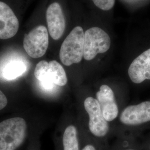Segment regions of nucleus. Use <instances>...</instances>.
I'll return each mask as SVG.
<instances>
[{
    "label": "nucleus",
    "instance_id": "nucleus-3",
    "mask_svg": "<svg viewBox=\"0 0 150 150\" xmlns=\"http://www.w3.org/2000/svg\"><path fill=\"white\" fill-rule=\"evenodd\" d=\"M111 46V39L101 28L93 27L87 30L84 34L83 58L90 61L97 54L107 52Z\"/></svg>",
    "mask_w": 150,
    "mask_h": 150
},
{
    "label": "nucleus",
    "instance_id": "nucleus-11",
    "mask_svg": "<svg viewBox=\"0 0 150 150\" xmlns=\"http://www.w3.org/2000/svg\"><path fill=\"white\" fill-rule=\"evenodd\" d=\"M27 65L20 59H11L6 64L2 71L4 77L8 80H15L27 70Z\"/></svg>",
    "mask_w": 150,
    "mask_h": 150
},
{
    "label": "nucleus",
    "instance_id": "nucleus-8",
    "mask_svg": "<svg viewBox=\"0 0 150 150\" xmlns=\"http://www.w3.org/2000/svg\"><path fill=\"white\" fill-rule=\"evenodd\" d=\"M96 97L102 115L107 122L116 118L118 113V107L112 89L107 85H103L97 92Z\"/></svg>",
    "mask_w": 150,
    "mask_h": 150
},
{
    "label": "nucleus",
    "instance_id": "nucleus-18",
    "mask_svg": "<svg viewBox=\"0 0 150 150\" xmlns=\"http://www.w3.org/2000/svg\"></svg>",
    "mask_w": 150,
    "mask_h": 150
},
{
    "label": "nucleus",
    "instance_id": "nucleus-9",
    "mask_svg": "<svg viewBox=\"0 0 150 150\" xmlns=\"http://www.w3.org/2000/svg\"><path fill=\"white\" fill-rule=\"evenodd\" d=\"M120 121L129 125H136L150 121V101L126 107L121 113Z\"/></svg>",
    "mask_w": 150,
    "mask_h": 150
},
{
    "label": "nucleus",
    "instance_id": "nucleus-17",
    "mask_svg": "<svg viewBox=\"0 0 150 150\" xmlns=\"http://www.w3.org/2000/svg\"><path fill=\"white\" fill-rule=\"evenodd\" d=\"M82 150H96L94 146L92 145H86V146Z\"/></svg>",
    "mask_w": 150,
    "mask_h": 150
},
{
    "label": "nucleus",
    "instance_id": "nucleus-1",
    "mask_svg": "<svg viewBox=\"0 0 150 150\" xmlns=\"http://www.w3.org/2000/svg\"><path fill=\"white\" fill-rule=\"evenodd\" d=\"M27 124L21 117H14L0 123V150H16L23 144Z\"/></svg>",
    "mask_w": 150,
    "mask_h": 150
},
{
    "label": "nucleus",
    "instance_id": "nucleus-16",
    "mask_svg": "<svg viewBox=\"0 0 150 150\" xmlns=\"http://www.w3.org/2000/svg\"><path fill=\"white\" fill-rule=\"evenodd\" d=\"M8 100L5 95L0 90V110H2L7 106Z\"/></svg>",
    "mask_w": 150,
    "mask_h": 150
},
{
    "label": "nucleus",
    "instance_id": "nucleus-13",
    "mask_svg": "<svg viewBox=\"0 0 150 150\" xmlns=\"http://www.w3.org/2000/svg\"><path fill=\"white\" fill-rule=\"evenodd\" d=\"M62 142L64 150H79L77 129L74 126L70 125L66 129Z\"/></svg>",
    "mask_w": 150,
    "mask_h": 150
},
{
    "label": "nucleus",
    "instance_id": "nucleus-7",
    "mask_svg": "<svg viewBox=\"0 0 150 150\" xmlns=\"http://www.w3.org/2000/svg\"><path fill=\"white\" fill-rule=\"evenodd\" d=\"M19 22L11 7L0 1V39L7 40L16 35Z\"/></svg>",
    "mask_w": 150,
    "mask_h": 150
},
{
    "label": "nucleus",
    "instance_id": "nucleus-14",
    "mask_svg": "<svg viewBox=\"0 0 150 150\" xmlns=\"http://www.w3.org/2000/svg\"><path fill=\"white\" fill-rule=\"evenodd\" d=\"M48 68V62L45 60H42L39 62L36 66L34 72L36 79L40 82L43 80L47 76Z\"/></svg>",
    "mask_w": 150,
    "mask_h": 150
},
{
    "label": "nucleus",
    "instance_id": "nucleus-15",
    "mask_svg": "<svg viewBox=\"0 0 150 150\" xmlns=\"http://www.w3.org/2000/svg\"><path fill=\"white\" fill-rule=\"evenodd\" d=\"M95 6L103 11H108L112 8L115 0H92Z\"/></svg>",
    "mask_w": 150,
    "mask_h": 150
},
{
    "label": "nucleus",
    "instance_id": "nucleus-12",
    "mask_svg": "<svg viewBox=\"0 0 150 150\" xmlns=\"http://www.w3.org/2000/svg\"><path fill=\"white\" fill-rule=\"evenodd\" d=\"M47 76L54 85L64 86L67 82V78L64 69L61 64L56 61H51L48 62Z\"/></svg>",
    "mask_w": 150,
    "mask_h": 150
},
{
    "label": "nucleus",
    "instance_id": "nucleus-5",
    "mask_svg": "<svg viewBox=\"0 0 150 150\" xmlns=\"http://www.w3.org/2000/svg\"><path fill=\"white\" fill-rule=\"evenodd\" d=\"M84 106L89 116L88 127L91 133L97 137L105 136L108 131V123L102 115L97 100L91 97H87Z\"/></svg>",
    "mask_w": 150,
    "mask_h": 150
},
{
    "label": "nucleus",
    "instance_id": "nucleus-6",
    "mask_svg": "<svg viewBox=\"0 0 150 150\" xmlns=\"http://www.w3.org/2000/svg\"><path fill=\"white\" fill-rule=\"evenodd\" d=\"M46 21L51 37L54 40L59 39L64 33L66 21L59 3L54 2L48 6L46 11Z\"/></svg>",
    "mask_w": 150,
    "mask_h": 150
},
{
    "label": "nucleus",
    "instance_id": "nucleus-10",
    "mask_svg": "<svg viewBox=\"0 0 150 150\" xmlns=\"http://www.w3.org/2000/svg\"><path fill=\"white\" fill-rule=\"evenodd\" d=\"M129 77L135 83L150 80V48L133 61L129 67Z\"/></svg>",
    "mask_w": 150,
    "mask_h": 150
},
{
    "label": "nucleus",
    "instance_id": "nucleus-2",
    "mask_svg": "<svg viewBox=\"0 0 150 150\" xmlns=\"http://www.w3.org/2000/svg\"><path fill=\"white\" fill-rule=\"evenodd\" d=\"M84 34L82 28L77 26L65 38L59 51V59L65 66L78 64L83 57Z\"/></svg>",
    "mask_w": 150,
    "mask_h": 150
},
{
    "label": "nucleus",
    "instance_id": "nucleus-4",
    "mask_svg": "<svg viewBox=\"0 0 150 150\" xmlns=\"http://www.w3.org/2000/svg\"><path fill=\"white\" fill-rule=\"evenodd\" d=\"M49 44L47 28L40 25L34 28L23 38V48L28 55L33 59L41 57L46 54Z\"/></svg>",
    "mask_w": 150,
    "mask_h": 150
}]
</instances>
